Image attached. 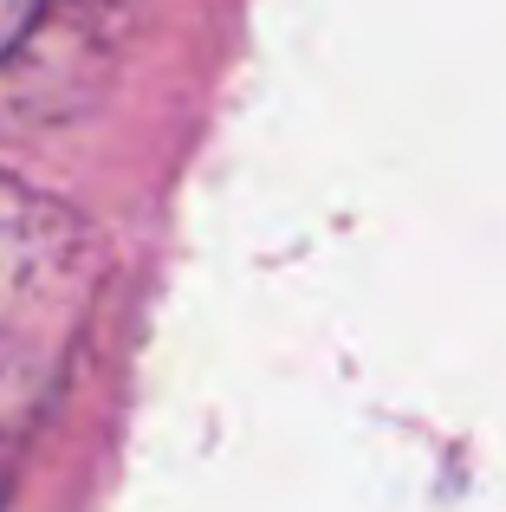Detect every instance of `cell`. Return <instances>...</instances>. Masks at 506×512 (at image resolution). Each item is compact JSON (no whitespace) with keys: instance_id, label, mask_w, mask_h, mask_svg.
<instances>
[{"instance_id":"6da1fadb","label":"cell","mask_w":506,"mask_h":512,"mask_svg":"<svg viewBox=\"0 0 506 512\" xmlns=\"http://www.w3.org/2000/svg\"><path fill=\"white\" fill-rule=\"evenodd\" d=\"M104 292V247L72 201L0 175V441L59 402Z\"/></svg>"},{"instance_id":"7a4b0ae2","label":"cell","mask_w":506,"mask_h":512,"mask_svg":"<svg viewBox=\"0 0 506 512\" xmlns=\"http://www.w3.org/2000/svg\"><path fill=\"white\" fill-rule=\"evenodd\" d=\"M130 39V0H26L0 33V137H33L104 98Z\"/></svg>"}]
</instances>
